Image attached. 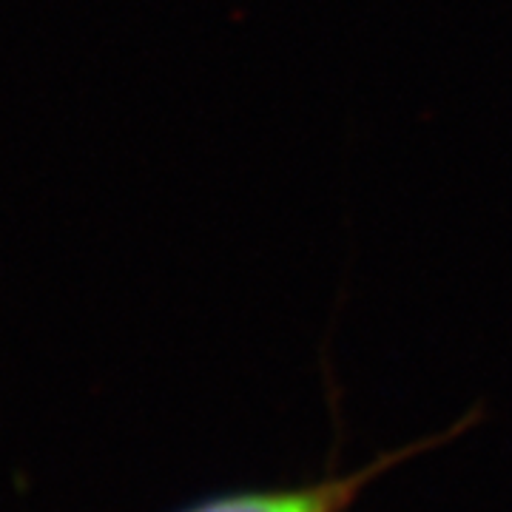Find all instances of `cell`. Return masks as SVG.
Segmentation results:
<instances>
[{
  "label": "cell",
  "mask_w": 512,
  "mask_h": 512,
  "mask_svg": "<svg viewBox=\"0 0 512 512\" xmlns=\"http://www.w3.org/2000/svg\"><path fill=\"white\" fill-rule=\"evenodd\" d=\"M379 470H382V464H373L353 476L330 478L322 484L296 487V490L217 495V498L200 501L183 512H345L350 501Z\"/></svg>",
  "instance_id": "cell-1"
}]
</instances>
